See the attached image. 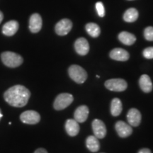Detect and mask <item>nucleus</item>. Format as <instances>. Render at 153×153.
Masks as SVG:
<instances>
[{
  "label": "nucleus",
  "instance_id": "obj_9",
  "mask_svg": "<svg viewBox=\"0 0 153 153\" xmlns=\"http://www.w3.org/2000/svg\"><path fill=\"white\" fill-rule=\"evenodd\" d=\"M115 128H116L118 135L120 137H123V138L130 136L133 133V129H132L131 126L122 121V120L116 122V125H115Z\"/></svg>",
  "mask_w": 153,
  "mask_h": 153
},
{
  "label": "nucleus",
  "instance_id": "obj_12",
  "mask_svg": "<svg viewBox=\"0 0 153 153\" xmlns=\"http://www.w3.org/2000/svg\"><path fill=\"white\" fill-rule=\"evenodd\" d=\"M74 49L80 55H86L89 51V43L85 38H79L74 43Z\"/></svg>",
  "mask_w": 153,
  "mask_h": 153
},
{
  "label": "nucleus",
  "instance_id": "obj_22",
  "mask_svg": "<svg viewBox=\"0 0 153 153\" xmlns=\"http://www.w3.org/2000/svg\"><path fill=\"white\" fill-rule=\"evenodd\" d=\"M85 28L88 34L93 38L99 37L101 33L100 27L95 23H89L86 25Z\"/></svg>",
  "mask_w": 153,
  "mask_h": 153
},
{
  "label": "nucleus",
  "instance_id": "obj_6",
  "mask_svg": "<svg viewBox=\"0 0 153 153\" xmlns=\"http://www.w3.org/2000/svg\"><path fill=\"white\" fill-rule=\"evenodd\" d=\"M20 119L24 123L34 125V124L39 123L41 120V116L36 111H26L21 114Z\"/></svg>",
  "mask_w": 153,
  "mask_h": 153
},
{
  "label": "nucleus",
  "instance_id": "obj_30",
  "mask_svg": "<svg viewBox=\"0 0 153 153\" xmlns=\"http://www.w3.org/2000/svg\"><path fill=\"white\" fill-rule=\"evenodd\" d=\"M129 1H131V0H129Z\"/></svg>",
  "mask_w": 153,
  "mask_h": 153
},
{
  "label": "nucleus",
  "instance_id": "obj_24",
  "mask_svg": "<svg viewBox=\"0 0 153 153\" xmlns=\"http://www.w3.org/2000/svg\"><path fill=\"white\" fill-rule=\"evenodd\" d=\"M96 9L97 11V14L100 17H104L105 16V9L104 6L101 1H98L96 3Z\"/></svg>",
  "mask_w": 153,
  "mask_h": 153
},
{
  "label": "nucleus",
  "instance_id": "obj_17",
  "mask_svg": "<svg viewBox=\"0 0 153 153\" xmlns=\"http://www.w3.org/2000/svg\"><path fill=\"white\" fill-rule=\"evenodd\" d=\"M139 85L142 91L145 93H150L152 90V83L150 77L148 74H143L140 77Z\"/></svg>",
  "mask_w": 153,
  "mask_h": 153
},
{
  "label": "nucleus",
  "instance_id": "obj_19",
  "mask_svg": "<svg viewBox=\"0 0 153 153\" xmlns=\"http://www.w3.org/2000/svg\"><path fill=\"white\" fill-rule=\"evenodd\" d=\"M118 40L124 45H132L136 41V37L128 32L123 31L118 34Z\"/></svg>",
  "mask_w": 153,
  "mask_h": 153
},
{
  "label": "nucleus",
  "instance_id": "obj_1",
  "mask_svg": "<svg viewBox=\"0 0 153 153\" xmlns=\"http://www.w3.org/2000/svg\"><path fill=\"white\" fill-rule=\"evenodd\" d=\"M30 97V91L22 85L13 86L7 89L4 94V100L9 105L18 108L26 106Z\"/></svg>",
  "mask_w": 153,
  "mask_h": 153
},
{
  "label": "nucleus",
  "instance_id": "obj_28",
  "mask_svg": "<svg viewBox=\"0 0 153 153\" xmlns=\"http://www.w3.org/2000/svg\"><path fill=\"white\" fill-rule=\"evenodd\" d=\"M3 19H4V15L2 14V12H1V11H0V24H1V22H2Z\"/></svg>",
  "mask_w": 153,
  "mask_h": 153
},
{
  "label": "nucleus",
  "instance_id": "obj_8",
  "mask_svg": "<svg viewBox=\"0 0 153 153\" xmlns=\"http://www.w3.org/2000/svg\"><path fill=\"white\" fill-rule=\"evenodd\" d=\"M92 130L94 135L98 139H102L105 137L106 135V127L102 120L99 119H94L93 120Z\"/></svg>",
  "mask_w": 153,
  "mask_h": 153
},
{
  "label": "nucleus",
  "instance_id": "obj_25",
  "mask_svg": "<svg viewBox=\"0 0 153 153\" xmlns=\"http://www.w3.org/2000/svg\"><path fill=\"white\" fill-rule=\"evenodd\" d=\"M143 56L146 59H153V47H148L143 52Z\"/></svg>",
  "mask_w": 153,
  "mask_h": 153
},
{
  "label": "nucleus",
  "instance_id": "obj_16",
  "mask_svg": "<svg viewBox=\"0 0 153 153\" xmlns=\"http://www.w3.org/2000/svg\"><path fill=\"white\" fill-rule=\"evenodd\" d=\"M65 127L66 132L71 137L76 136L79 132V123L74 119L67 120Z\"/></svg>",
  "mask_w": 153,
  "mask_h": 153
},
{
  "label": "nucleus",
  "instance_id": "obj_7",
  "mask_svg": "<svg viewBox=\"0 0 153 153\" xmlns=\"http://www.w3.org/2000/svg\"><path fill=\"white\" fill-rule=\"evenodd\" d=\"M72 28V23L70 19H63L55 25V33L58 36H66L70 33Z\"/></svg>",
  "mask_w": 153,
  "mask_h": 153
},
{
  "label": "nucleus",
  "instance_id": "obj_18",
  "mask_svg": "<svg viewBox=\"0 0 153 153\" xmlns=\"http://www.w3.org/2000/svg\"><path fill=\"white\" fill-rule=\"evenodd\" d=\"M86 146L89 151L96 152L100 149V143L97 137L94 135H89L86 140Z\"/></svg>",
  "mask_w": 153,
  "mask_h": 153
},
{
  "label": "nucleus",
  "instance_id": "obj_15",
  "mask_svg": "<svg viewBox=\"0 0 153 153\" xmlns=\"http://www.w3.org/2000/svg\"><path fill=\"white\" fill-rule=\"evenodd\" d=\"M19 29V23L16 21L11 20L7 22L2 27V33L7 36H12Z\"/></svg>",
  "mask_w": 153,
  "mask_h": 153
},
{
  "label": "nucleus",
  "instance_id": "obj_13",
  "mask_svg": "<svg viewBox=\"0 0 153 153\" xmlns=\"http://www.w3.org/2000/svg\"><path fill=\"white\" fill-rule=\"evenodd\" d=\"M89 108L85 105H82L76 108L74 114V119L78 123H84L87 120L89 116Z\"/></svg>",
  "mask_w": 153,
  "mask_h": 153
},
{
  "label": "nucleus",
  "instance_id": "obj_4",
  "mask_svg": "<svg viewBox=\"0 0 153 153\" xmlns=\"http://www.w3.org/2000/svg\"><path fill=\"white\" fill-rule=\"evenodd\" d=\"M74 101L73 96L68 93H62L55 98L53 106L57 111L63 110L70 106Z\"/></svg>",
  "mask_w": 153,
  "mask_h": 153
},
{
  "label": "nucleus",
  "instance_id": "obj_23",
  "mask_svg": "<svg viewBox=\"0 0 153 153\" xmlns=\"http://www.w3.org/2000/svg\"><path fill=\"white\" fill-rule=\"evenodd\" d=\"M145 38L148 41H153V27L148 26L144 30Z\"/></svg>",
  "mask_w": 153,
  "mask_h": 153
},
{
  "label": "nucleus",
  "instance_id": "obj_3",
  "mask_svg": "<svg viewBox=\"0 0 153 153\" xmlns=\"http://www.w3.org/2000/svg\"><path fill=\"white\" fill-rule=\"evenodd\" d=\"M70 78L78 84L84 83L87 79V73L85 70L77 65H72L68 69Z\"/></svg>",
  "mask_w": 153,
  "mask_h": 153
},
{
  "label": "nucleus",
  "instance_id": "obj_21",
  "mask_svg": "<svg viewBox=\"0 0 153 153\" xmlns=\"http://www.w3.org/2000/svg\"><path fill=\"white\" fill-rule=\"evenodd\" d=\"M138 11L135 8H130L125 11L123 14V20L126 22L132 23L135 22L138 18Z\"/></svg>",
  "mask_w": 153,
  "mask_h": 153
},
{
  "label": "nucleus",
  "instance_id": "obj_14",
  "mask_svg": "<svg viewBox=\"0 0 153 153\" xmlns=\"http://www.w3.org/2000/svg\"><path fill=\"white\" fill-rule=\"evenodd\" d=\"M109 56L111 59L117 61H127L129 59L130 55L126 50L122 48H114L110 52Z\"/></svg>",
  "mask_w": 153,
  "mask_h": 153
},
{
  "label": "nucleus",
  "instance_id": "obj_27",
  "mask_svg": "<svg viewBox=\"0 0 153 153\" xmlns=\"http://www.w3.org/2000/svg\"><path fill=\"white\" fill-rule=\"evenodd\" d=\"M34 153H48L47 150L44 148H38L36 150Z\"/></svg>",
  "mask_w": 153,
  "mask_h": 153
},
{
  "label": "nucleus",
  "instance_id": "obj_10",
  "mask_svg": "<svg viewBox=\"0 0 153 153\" xmlns=\"http://www.w3.org/2000/svg\"><path fill=\"white\" fill-rule=\"evenodd\" d=\"M43 25V21L41 15L35 13L32 14L29 19V29L30 32L36 33L41 30Z\"/></svg>",
  "mask_w": 153,
  "mask_h": 153
},
{
  "label": "nucleus",
  "instance_id": "obj_26",
  "mask_svg": "<svg viewBox=\"0 0 153 153\" xmlns=\"http://www.w3.org/2000/svg\"><path fill=\"white\" fill-rule=\"evenodd\" d=\"M137 153H152L150 149L148 148H143L140 150Z\"/></svg>",
  "mask_w": 153,
  "mask_h": 153
},
{
  "label": "nucleus",
  "instance_id": "obj_2",
  "mask_svg": "<svg viewBox=\"0 0 153 153\" xmlns=\"http://www.w3.org/2000/svg\"><path fill=\"white\" fill-rule=\"evenodd\" d=\"M1 58L6 66L11 68L20 66L24 62L23 57L20 55L10 51H6L1 53Z\"/></svg>",
  "mask_w": 153,
  "mask_h": 153
},
{
  "label": "nucleus",
  "instance_id": "obj_11",
  "mask_svg": "<svg viewBox=\"0 0 153 153\" xmlns=\"http://www.w3.org/2000/svg\"><path fill=\"white\" fill-rule=\"evenodd\" d=\"M142 119L140 112L136 108H131L127 114V120L129 125L134 127H137L140 125Z\"/></svg>",
  "mask_w": 153,
  "mask_h": 153
},
{
  "label": "nucleus",
  "instance_id": "obj_20",
  "mask_svg": "<svg viewBox=\"0 0 153 153\" xmlns=\"http://www.w3.org/2000/svg\"><path fill=\"white\" fill-rule=\"evenodd\" d=\"M123 110L122 102L118 98H114L111 103V114L113 116H118Z\"/></svg>",
  "mask_w": 153,
  "mask_h": 153
},
{
  "label": "nucleus",
  "instance_id": "obj_29",
  "mask_svg": "<svg viewBox=\"0 0 153 153\" xmlns=\"http://www.w3.org/2000/svg\"><path fill=\"white\" fill-rule=\"evenodd\" d=\"M3 116V114H1V108H0V120H1V118H2Z\"/></svg>",
  "mask_w": 153,
  "mask_h": 153
},
{
  "label": "nucleus",
  "instance_id": "obj_5",
  "mask_svg": "<svg viewBox=\"0 0 153 153\" xmlns=\"http://www.w3.org/2000/svg\"><path fill=\"white\" fill-rule=\"evenodd\" d=\"M105 87L110 91L120 92L127 89L128 84L123 79H111L105 82Z\"/></svg>",
  "mask_w": 153,
  "mask_h": 153
}]
</instances>
